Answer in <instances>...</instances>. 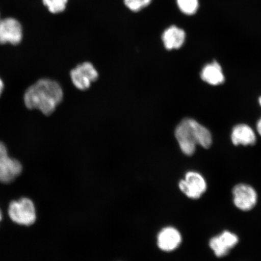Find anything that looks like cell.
Wrapping results in <instances>:
<instances>
[{
	"label": "cell",
	"instance_id": "6da1fadb",
	"mask_svg": "<svg viewBox=\"0 0 261 261\" xmlns=\"http://www.w3.org/2000/svg\"><path fill=\"white\" fill-rule=\"evenodd\" d=\"M63 96V89L57 81L41 79L28 88L24 99L28 109H37L49 116L60 105Z\"/></svg>",
	"mask_w": 261,
	"mask_h": 261
},
{
	"label": "cell",
	"instance_id": "7a4b0ae2",
	"mask_svg": "<svg viewBox=\"0 0 261 261\" xmlns=\"http://www.w3.org/2000/svg\"><path fill=\"white\" fill-rule=\"evenodd\" d=\"M9 215L15 223L26 226L34 224L36 220L34 204L28 198L12 202L9 208Z\"/></svg>",
	"mask_w": 261,
	"mask_h": 261
},
{
	"label": "cell",
	"instance_id": "3957f363",
	"mask_svg": "<svg viewBox=\"0 0 261 261\" xmlns=\"http://www.w3.org/2000/svg\"><path fill=\"white\" fill-rule=\"evenodd\" d=\"M23 30L17 19L8 17L0 19V45L16 46L22 41Z\"/></svg>",
	"mask_w": 261,
	"mask_h": 261
},
{
	"label": "cell",
	"instance_id": "277c9868",
	"mask_svg": "<svg viewBox=\"0 0 261 261\" xmlns=\"http://www.w3.org/2000/svg\"><path fill=\"white\" fill-rule=\"evenodd\" d=\"M178 186L182 193L191 199L200 198L207 189V182L203 176L195 171L187 172Z\"/></svg>",
	"mask_w": 261,
	"mask_h": 261
},
{
	"label": "cell",
	"instance_id": "5b68a950",
	"mask_svg": "<svg viewBox=\"0 0 261 261\" xmlns=\"http://www.w3.org/2000/svg\"><path fill=\"white\" fill-rule=\"evenodd\" d=\"M71 80L75 87L80 90H86L95 82L98 77L97 70L90 63H84L77 65L70 72Z\"/></svg>",
	"mask_w": 261,
	"mask_h": 261
},
{
	"label": "cell",
	"instance_id": "8992f818",
	"mask_svg": "<svg viewBox=\"0 0 261 261\" xmlns=\"http://www.w3.org/2000/svg\"><path fill=\"white\" fill-rule=\"evenodd\" d=\"M22 166L16 160L9 158L7 149L0 142V182L8 184L21 174Z\"/></svg>",
	"mask_w": 261,
	"mask_h": 261
},
{
	"label": "cell",
	"instance_id": "52a82bcc",
	"mask_svg": "<svg viewBox=\"0 0 261 261\" xmlns=\"http://www.w3.org/2000/svg\"><path fill=\"white\" fill-rule=\"evenodd\" d=\"M233 196L234 204L241 211H250L256 204V192L249 185H236L233 189Z\"/></svg>",
	"mask_w": 261,
	"mask_h": 261
},
{
	"label": "cell",
	"instance_id": "ba28073f",
	"mask_svg": "<svg viewBox=\"0 0 261 261\" xmlns=\"http://www.w3.org/2000/svg\"><path fill=\"white\" fill-rule=\"evenodd\" d=\"M175 135L181 151L187 155L194 154L197 144L188 119L182 120L179 123L175 129Z\"/></svg>",
	"mask_w": 261,
	"mask_h": 261
},
{
	"label": "cell",
	"instance_id": "9c48e42d",
	"mask_svg": "<svg viewBox=\"0 0 261 261\" xmlns=\"http://www.w3.org/2000/svg\"><path fill=\"white\" fill-rule=\"evenodd\" d=\"M237 234L229 231H224L219 236L212 238L210 242L211 249L217 257L226 256L230 250L238 243Z\"/></svg>",
	"mask_w": 261,
	"mask_h": 261
},
{
	"label": "cell",
	"instance_id": "30bf717a",
	"mask_svg": "<svg viewBox=\"0 0 261 261\" xmlns=\"http://www.w3.org/2000/svg\"><path fill=\"white\" fill-rule=\"evenodd\" d=\"M181 241L180 232L173 227L163 228L158 236V247L165 252H171L177 249Z\"/></svg>",
	"mask_w": 261,
	"mask_h": 261
},
{
	"label": "cell",
	"instance_id": "8fae6325",
	"mask_svg": "<svg viewBox=\"0 0 261 261\" xmlns=\"http://www.w3.org/2000/svg\"><path fill=\"white\" fill-rule=\"evenodd\" d=\"M231 142L234 145H253L255 144V133L246 124H240L234 127L231 135Z\"/></svg>",
	"mask_w": 261,
	"mask_h": 261
},
{
	"label": "cell",
	"instance_id": "7c38bea8",
	"mask_svg": "<svg viewBox=\"0 0 261 261\" xmlns=\"http://www.w3.org/2000/svg\"><path fill=\"white\" fill-rule=\"evenodd\" d=\"M186 34L182 29L175 25L166 29L162 35V41L165 47L168 50L178 49L184 45Z\"/></svg>",
	"mask_w": 261,
	"mask_h": 261
},
{
	"label": "cell",
	"instance_id": "4fadbf2b",
	"mask_svg": "<svg viewBox=\"0 0 261 261\" xmlns=\"http://www.w3.org/2000/svg\"><path fill=\"white\" fill-rule=\"evenodd\" d=\"M201 77L212 86H218L224 83L225 77L219 63L216 61L205 65L201 72Z\"/></svg>",
	"mask_w": 261,
	"mask_h": 261
},
{
	"label": "cell",
	"instance_id": "5bb4252c",
	"mask_svg": "<svg viewBox=\"0 0 261 261\" xmlns=\"http://www.w3.org/2000/svg\"><path fill=\"white\" fill-rule=\"evenodd\" d=\"M197 144L208 148L212 145V138L210 130L193 119H188Z\"/></svg>",
	"mask_w": 261,
	"mask_h": 261
},
{
	"label": "cell",
	"instance_id": "9a60e30c",
	"mask_svg": "<svg viewBox=\"0 0 261 261\" xmlns=\"http://www.w3.org/2000/svg\"><path fill=\"white\" fill-rule=\"evenodd\" d=\"M177 5L184 14L194 15L198 11L199 0H177Z\"/></svg>",
	"mask_w": 261,
	"mask_h": 261
},
{
	"label": "cell",
	"instance_id": "2e32d148",
	"mask_svg": "<svg viewBox=\"0 0 261 261\" xmlns=\"http://www.w3.org/2000/svg\"><path fill=\"white\" fill-rule=\"evenodd\" d=\"M68 0H42V4L52 14L63 12L66 7Z\"/></svg>",
	"mask_w": 261,
	"mask_h": 261
},
{
	"label": "cell",
	"instance_id": "e0dca14e",
	"mask_svg": "<svg viewBox=\"0 0 261 261\" xmlns=\"http://www.w3.org/2000/svg\"><path fill=\"white\" fill-rule=\"evenodd\" d=\"M152 0H124L125 5L133 11H140L148 6Z\"/></svg>",
	"mask_w": 261,
	"mask_h": 261
},
{
	"label": "cell",
	"instance_id": "ac0fdd59",
	"mask_svg": "<svg viewBox=\"0 0 261 261\" xmlns=\"http://www.w3.org/2000/svg\"><path fill=\"white\" fill-rule=\"evenodd\" d=\"M256 128L257 132H258L259 135L261 136V118L258 120V122H257Z\"/></svg>",
	"mask_w": 261,
	"mask_h": 261
},
{
	"label": "cell",
	"instance_id": "d6986e66",
	"mask_svg": "<svg viewBox=\"0 0 261 261\" xmlns=\"http://www.w3.org/2000/svg\"><path fill=\"white\" fill-rule=\"evenodd\" d=\"M3 88H4V84H3L2 80L0 79V96L2 93Z\"/></svg>",
	"mask_w": 261,
	"mask_h": 261
},
{
	"label": "cell",
	"instance_id": "ffe728a7",
	"mask_svg": "<svg viewBox=\"0 0 261 261\" xmlns=\"http://www.w3.org/2000/svg\"><path fill=\"white\" fill-rule=\"evenodd\" d=\"M259 103L260 104V106L261 107V97H259Z\"/></svg>",
	"mask_w": 261,
	"mask_h": 261
},
{
	"label": "cell",
	"instance_id": "44dd1931",
	"mask_svg": "<svg viewBox=\"0 0 261 261\" xmlns=\"http://www.w3.org/2000/svg\"><path fill=\"white\" fill-rule=\"evenodd\" d=\"M2 214H1V212H0V220H2Z\"/></svg>",
	"mask_w": 261,
	"mask_h": 261
},
{
	"label": "cell",
	"instance_id": "7402d4cb",
	"mask_svg": "<svg viewBox=\"0 0 261 261\" xmlns=\"http://www.w3.org/2000/svg\"><path fill=\"white\" fill-rule=\"evenodd\" d=\"M0 19H1V18H0Z\"/></svg>",
	"mask_w": 261,
	"mask_h": 261
}]
</instances>
